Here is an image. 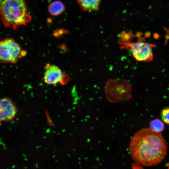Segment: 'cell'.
Wrapping results in <instances>:
<instances>
[{
    "label": "cell",
    "instance_id": "7a4b0ae2",
    "mask_svg": "<svg viewBox=\"0 0 169 169\" xmlns=\"http://www.w3.org/2000/svg\"><path fill=\"white\" fill-rule=\"evenodd\" d=\"M0 16L4 25L15 28L31 20L24 0H1Z\"/></svg>",
    "mask_w": 169,
    "mask_h": 169
},
{
    "label": "cell",
    "instance_id": "6da1fadb",
    "mask_svg": "<svg viewBox=\"0 0 169 169\" xmlns=\"http://www.w3.org/2000/svg\"><path fill=\"white\" fill-rule=\"evenodd\" d=\"M166 141L160 133L155 132L150 128H143L132 137L129 151L132 159L145 166L159 164L167 152Z\"/></svg>",
    "mask_w": 169,
    "mask_h": 169
},
{
    "label": "cell",
    "instance_id": "8992f818",
    "mask_svg": "<svg viewBox=\"0 0 169 169\" xmlns=\"http://www.w3.org/2000/svg\"><path fill=\"white\" fill-rule=\"evenodd\" d=\"M17 112V109L14 102L8 97L0 99V123L13 119Z\"/></svg>",
    "mask_w": 169,
    "mask_h": 169
},
{
    "label": "cell",
    "instance_id": "5b68a950",
    "mask_svg": "<svg viewBox=\"0 0 169 169\" xmlns=\"http://www.w3.org/2000/svg\"><path fill=\"white\" fill-rule=\"evenodd\" d=\"M124 44L130 47L133 56L137 61H150L152 59L154 44L142 41Z\"/></svg>",
    "mask_w": 169,
    "mask_h": 169
},
{
    "label": "cell",
    "instance_id": "30bf717a",
    "mask_svg": "<svg viewBox=\"0 0 169 169\" xmlns=\"http://www.w3.org/2000/svg\"><path fill=\"white\" fill-rule=\"evenodd\" d=\"M149 125V128L156 132L160 133L165 129L164 124L161 120L158 118L151 120L150 123Z\"/></svg>",
    "mask_w": 169,
    "mask_h": 169
},
{
    "label": "cell",
    "instance_id": "277c9868",
    "mask_svg": "<svg viewBox=\"0 0 169 169\" xmlns=\"http://www.w3.org/2000/svg\"><path fill=\"white\" fill-rule=\"evenodd\" d=\"M26 54L13 39L8 38L0 41V61L16 63Z\"/></svg>",
    "mask_w": 169,
    "mask_h": 169
},
{
    "label": "cell",
    "instance_id": "3957f363",
    "mask_svg": "<svg viewBox=\"0 0 169 169\" xmlns=\"http://www.w3.org/2000/svg\"><path fill=\"white\" fill-rule=\"evenodd\" d=\"M131 86L126 80L116 78L106 82L105 93L106 99L111 103L127 101L131 98Z\"/></svg>",
    "mask_w": 169,
    "mask_h": 169
},
{
    "label": "cell",
    "instance_id": "9c48e42d",
    "mask_svg": "<svg viewBox=\"0 0 169 169\" xmlns=\"http://www.w3.org/2000/svg\"><path fill=\"white\" fill-rule=\"evenodd\" d=\"M49 13L53 16H57L64 12L65 10L63 3L60 1H55L51 3L48 7Z\"/></svg>",
    "mask_w": 169,
    "mask_h": 169
},
{
    "label": "cell",
    "instance_id": "ba28073f",
    "mask_svg": "<svg viewBox=\"0 0 169 169\" xmlns=\"http://www.w3.org/2000/svg\"><path fill=\"white\" fill-rule=\"evenodd\" d=\"M81 8L84 11H98L100 0H76Z\"/></svg>",
    "mask_w": 169,
    "mask_h": 169
},
{
    "label": "cell",
    "instance_id": "7c38bea8",
    "mask_svg": "<svg viewBox=\"0 0 169 169\" xmlns=\"http://www.w3.org/2000/svg\"><path fill=\"white\" fill-rule=\"evenodd\" d=\"M166 166L168 167V168H169V162L166 164Z\"/></svg>",
    "mask_w": 169,
    "mask_h": 169
},
{
    "label": "cell",
    "instance_id": "52a82bcc",
    "mask_svg": "<svg viewBox=\"0 0 169 169\" xmlns=\"http://www.w3.org/2000/svg\"><path fill=\"white\" fill-rule=\"evenodd\" d=\"M64 76L59 67L55 65L47 64L43 79L45 83L54 85L62 80Z\"/></svg>",
    "mask_w": 169,
    "mask_h": 169
},
{
    "label": "cell",
    "instance_id": "8fae6325",
    "mask_svg": "<svg viewBox=\"0 0 169 169\" xmlns=\"http://www.w3.org/2000/svg\"><path fill=\"white\" fill-rule=\"evenodd\" d=\"M161 116L162 121L169 125V107L165 108L161 110Z\"/></svg>",
    "mask_w": 169,
    "mask_h": 169
}]
</instances>
